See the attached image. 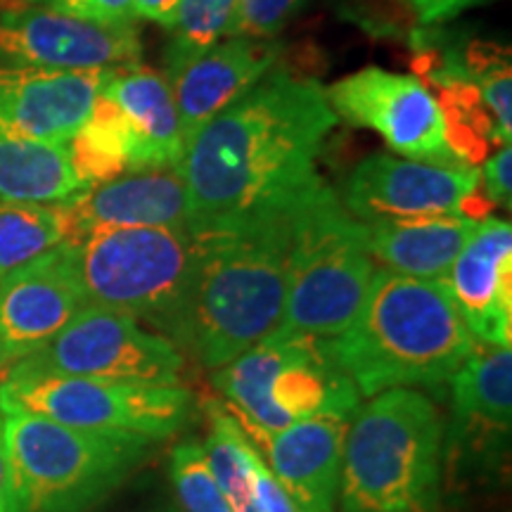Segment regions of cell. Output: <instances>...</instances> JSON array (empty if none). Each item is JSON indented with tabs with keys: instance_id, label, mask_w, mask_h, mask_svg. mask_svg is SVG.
I'll return each instance as SVG.
<instances>
[{
	"instance_id": "obj_1",
	"label": "cell",
	"mask_w": 512,
	"mask_h": 512,
	"mask_svg": "<svg viewBox=\"0 0 512 512\" xmlns=\"http://www.w3.org/2000/svg\"><path fill=\"white\" fill-rule=\"evenodd\" d=\"M337 121L316 79L271 69L185 145L190 233L287 214L320 181Z\"/></svg>"
},
{
	"instance_id": "obj_2",
	"label": "cell",
	"mask_w": 512,
	"mask_h": 512,
	"mask_svg": "<svg viewBox=\"0 0 512 512\" xmlns=\"http://www.w3.org/2000/svg\"><path fill=\"white\" fill-rule=\"evenodd\" d=\"M195 235V268L169 339L219 370L283 328L290 211Z\"/></svg>"
},
{
	"instance_id": "obj_3",
	"label": "cell",
	"mask_w": 512,
	"mask_h": 512,
	"mask_svg": "<svg viewBox=\"0 0 512 512\" xmlns=\"http://www.w3.org/2000/svg\"><path fill=\"white\" fill-rule=\"evenodd\" d=\"M477 347L441 280L387 268L375 271L354 323L323 339L325 354L363 399L446 384Z\"/></svg>"
},
{
	"instance_id": "obj_4",
	"label": "cell",
	"mask_w": 512,
	"mask_h": 512,
	"mask_svg": "<svg viewBox=\"0 0 512 512\" xmlns=\"http://www.w3.org/2000/svg\"><path fill=\"white\" fill-rule=\"evenodd\" d=\"M446 425L420 389H389L351 415L342 512H439Z\"/></svg>"
},
{
	"instance_id": "obj_5",
	"label": "cell",
	"mask_w": 512,
	"mask_h": 512,
	"mask_svg": "<svg viewBox=\"0 0 512 512\" xmlns=\"http://www.w3.org/2000/svg\"><path fill=\"white\" fill-rule=\"evenodd\" d=\"M8 512H88L150 453L145 439L74 430L31 413H0Z\"/></svg>"
},
{
	"instance_id": "obj_6",
	"label": "cell",
	"mask_w": 512,
	"mask_h": 512,
	"mask_svg": "<svg viewBox=\"0 0 512 512\" xmlns=\"http://www.w3.org/2000/svg\"><path fill=\"white\" fill-rule=\"evenodd\" d=\"M373 275L361 221L320 178L290 209L283 328L318 339L342 335L366 302Z\"/></svg>"
},
{
	"instance_id": "obj_7",
	"label": "cell",
	"mask_w": 512,
	"mask_h": 512,
	"mask_svg": "<svg viewBox=\"0 0 512 512\" xmlns=\"http://www.w3.org/2000/svg\"><path fill=\"white\" fill-rule=\"evenodd\" d=\"M67 245L88 304L147 320L169 337L195 268L190 228H95Z\"/></svg>"
},
{
	"instance_id": "obj_8",
	"label": "cell",
	"mask_w": 512,
	"mask_h": 512,
	"mask_svg": "<svg viewBox=\"0 0 512 512\" xmlns=\"http://www.w3.org/2000/svg\"><path fill=\"white\" fill-rule=\"evenodd\" d=\"M0 413H31L74 430L145 439L174 437L188 425L185 387L62 375L0 377Z\"/></svg>"
},
{
	"instance_id": "obj_9",
	"label": "cell",
	"mask_w": 512,
	"mask_h": 512,
	"mask_svg": "<svg viewBox=\"0 0 512 512\" xmlns=\"http://www.w3.org/2000/svg\"><path fill=\"white\" fill-rule=\"evenodd\" d=\"M62 375L91 380L183 387L185 354L159 332L126 313L86 304L46 347L17 361L3 375Z\"/></svg>"
},
{
	"instance_id": "obj_10",
	"label": "cell",
	"mask_w": 512,
	"mask_h": 512,
	"mask_svg": "<svg viewBox=\"0 0 512 512\" xmlns=\"http://www.w3.org/2000/svg\"><path fill=\"white\" fill-rule=\"evenodd\" d=\"M325 95L337 119L375 131L403 159L472 169L448 143L444 114L434 93L415 76L363 67L325 88Z\"/></svg>"
},
{
	"instance_id": "obj_11",
	"label": "cell",
	"mask_w": 512,
	"mask_h": 512,
	"mask_svg": "<svg viewBox=\"0 0 512 512\" xmlns=\"http://www.w3.org/2000/svg\"><path fill=\"white\" fill-rule=\"evenodd\" d=\"M339 202L356 221L448 214L484 221L491 209L479 188V169H448L392 155L363 159Z\"/></svg>"
},
{
	"instance_id": "obj_12",
	"label": "cell",
	"mask_w": 512,
	"mask_h": 512,
	"mask_svg": "<svg viewBox=\"0 0 512 512\" xmlns=\"http://www.w3.org/2000/svg\"><path fill=\"white\" fill-rule=\"evenodd\" d=\"M140 53L136 24L91 22L48 5L0 12V60L5 64L91 72L136 64Z\"/></svg>"
},
{
	"instance_id": "obj_13",
	"label": "cell",
	"mask_w": 512,
	"mask_h": 512,
	"mask_svg": "<svg viewBox=\"0 0 512 512\" xmlns=\"http://www.w3.org/2000/svg\"><path fill=\"white\" fill-rule=\"evenodd\" d=\"M88 304L67 242L0 278V375L53 339Z\"/></svg>"
},
{
	"instance_id": "obj_14",
	"label": "cell",
	"mask_w": 512,
	"mask_h": 512,
	"mask_svg": "<svg viewBox=\"0 0 512 512\" xmlns=\"http://www.w3.org/2000/svg\"><path fill=\"white\" fill-rule=\"evenodd\" d=\"M112 72L0 64V126L41 143L67 145L91 117Z\"/></svg>"
},
{
	"instance_id": "obj_15",
	"label": "cell",
	"mask_w": 512,
	"mask_h": 512,
	"mask_svg": "<svg viewBox=\"0 0 512 512\" xmlns=\"http://www.w3.org/2000/svg\"><path fill=\"white\" fill-rule=\"evenodd\" d=\"M465 328L486 347L512 342V228L486 216L441 278Z\"/></svg>"
},
{
	"instance_id": "obj_16",
	"label": "cell",
	"mask_w": 512,
	"mask_h": 512,
	"mask_svg": "<svg viewBox=\"0 0 512 512\" xmlns=\"http://www.w3.org/2000/svg\"><path fill=\"white\" fill-rule=\"evenodd\" d=\"M280 48L271 41L233 36L202 55L190 57L164 76L174 93L183 145H188L216 114L242 98L278 62Z\"/></svg>"
},
{
	"instance_id": "obj_17",
	"label": "cell",
	"mask_w": 512,
	"mask_h": 512,
	"mask_svg": "<svg viewBox=\"0 0 512 512\" xmlns=\"http://www.w3.org/2000/svg\"><path fill=\"white\" fill-rule=\"evenodd\" d=\"M72 242L95 228H188V188L181 166L128 171L62 202Z\"/></svg>"
},
{
	"instance_id": "obj_18",
	"label": "cell",
	"mask_w": 512,
	"mask_h": 512,
	"mask_svg": "<svg viewBox=\"0 0 512 512\" xmlns=\"http://www.w3.org/2000/svg\"><path fill=\"white\" fill-rule=\"evenodd\" d=\"M451 446L489 458L508 444L512 422V347L479 344L451 375Z\"/></svg>"
},
{
	"instance_id": "obj_19",
	"label": "cell",
	"mask_w": 512,
	"mask_h": 512,
	"mask_svg": "<svg viewBox=\"0 0 512 512\" xmlns=\"http://www.w3.org/2000/svg\"><path fill=\"white\" fill-rule=\"evenodd\" d=\"M351 418H311L268 434L271 472L302 512H335Z\"/></svg>"
},
{
	"instance_id": "obj_20",
	"label": "cell",
	"mask_w": 512,
	"mask_h": 512,
	"mask_svg": "<svg viewBox=\"0 0 512 512\" xmlns=\"http://www.w3.org/2000/svg\"><path fill=\"white\" fill-rule=\"evenodd\" d=\"M358 403L361 394L325 354L323 339L299 332L292 354L268 380V430L311 418H351Z\"/></svg>"
},
{
	"instance_id": "obj_21",
	"label": "cell",
	"mask_w": 512,
	"mask_h": 512,
	"mask_svg": "<svg viewBox=\"0 0 512 512\" xmlns=\"http://www.w3.org/2000/svg\"><path fill=\"white\" fill-rule=\"evenodd\" d=\"M370 259L387 271L420 280H441L477 233L470 216H415L361 221Z\"/></svg>"
},
{
	"instance_id": "obj_22",
	"label": "cell",
	"mask_w": 512,
	"mask_h": 512,
	"mask_svg": "<svg viewBox=\"0 0 512 512\" xmlns=\"http://www.w3.org/2000/svg\"><path fill=\"white\" fill-rule=\"evenodd\" d=\"M102 93L119 107L136 138L133 171L181 166L185 145L174 93L164 72L140 62L117 67Z\"/></svg>"
},
{
	"instance_id": "obj_23",
	"label": "cell",
	"mask_w": 512,
	"mask_h": 512,
	"mask_svg": "<svg viewBox=\"0 0 512 512\" xmlns=\"http://www.w3.org/2000/svg\"><path fill=\"white\" fill-rule=\"evenodd\" d=\"M83 190L67 145L41 143L0 126V200L62 204Z\"/></svg>"
},
{
	"instance_id": "obj_24",
	"label": "cell",
	"mask_w": 512,
	"mask_h": 512,
	"mask_svg": "<svg viewBox=\"0 0 512 512\" xmlns=\"http://www.w3.org/2000/svg\"><path fill=\"white\" fill-rule=\"evenodd\" d=\"M67 152L83 188L112 181L136 166V138L131 126L102 91L91 117L67 143Z\"/></svg>"
},
{
	"instance_id": "obj_25",
	"label": "cell",
	"mask_w": 512,
	"mask_h": 512,
	"mask_svg": "<svg viewBox=\"0 0 512 512\" xmlns=\"http://www.w3.org/2000/svg\"><path fill=\"white\" fill-rule=\"evenodd\" d=\"M64 204L0 200V278L67 240Z\"/></svg>"
},
{
	"instance_id": "obj_26",
	"label": "cell",
	"mask_w": 512,
	"mask_h": 512,
	"mask_svg": "<svg viewBox=\"0 0 512 512\" xmlns=\"http://www.w3.org/2000/svg\"><path fill=\"white\" fill-rule=\"evenodd\" d=\"M207 415L209 437L204 441L202 451L211 475H214L233 512H256L247 467L252 439L242 430L235 415L226 411L221 403H209Z\"/></svg>"
},
{
	"instance_id": "obj_27",
	"label": "cell",
	"mask_w": 512,
	"mask_h": 512,
	"mask_svg": "<svg viewBox=\"0 0 512 512\" xmlns=\"http://www.w3.org/2000/svg\"><path fill=\"white\" fill-rule=\"evenodd\" d=\"M238 0H181L171 41L166 48V69H174L190 57L202 55L223 38H230ZM164 69V72H166Z\"/></svg>"
},
{
	"instance_id": "obj_28",
	"label": "cell",
	"mask_w": 512,
	"mask_h": 512,
	"mask_svg": "<svg viewBox=\"0 0 512 512\" xmlns=\"http://www.w3.org/2000/svg\"><path fill=\"white\" fill-rule=\"evenodd\" d=\"M171 482L185 512H233L211 475L200 444L176 446L171 453Z\"/></svg>"
},
{
	"instance_id": "obj_29",
	"label": "cell",
	"mask_w": 512,
	"mask_h": 512,
	"mask_svg": "<svg viewBox=\"0 0 512 512\" xmlns=\"http://www.w3.org/2000/svg\"><path fill=\"white\" fill-rule=\"evenodd\" d=\"M306 5V0H238L235 5L230 38H254L271 41L283 31L292 17Z\"/></svg>"
},
{
	"instance_id": "obj_30",
	"label": "cell",
	"mask_w": 512,
	"mask_h": 512,
	"mask_svg": "<svg viewBox=\"0 0 512 512\" xmlns=\"http://www.w3.org/2000/svg\"><path fill=\"white\" fill-rule=\"evenodd\" d=\"M247 467L256 512H302L297 508V503L292 501L290 494L283 489V484L275 479L271 467H268L266 460L259 456L254 444L249 446Z\"/></svg>"
},
{
	"instance_id": "obj_31",
	"label": "cell",
	"mask_w": 512,
	"mask_h": 512,
	"mask_svg": "<svg viewBox=\"0 0 512 512\" xmlns=\"http://www.w3.org/2000/svg\"><path fill=\"white\" fill-rule=\"evenodd\" d=\"M53 10L102 24H136V0H38Z\"/></svg>"
},
{
	"instance_id": "obj_32",
	"label": "cell",
	"mask_w": 512,
	"mask_h": 512,
	"mask_svg": "<svg viewBox=\"0 0 512 512\" xmlns=\"http://www.w3.org/2000/svg\"><path fill=\"white\" fill-rule=\"evenodd\" d=\"M479 188L491 207L510 209L512 202V150L510 145L498 147L496 155L484 159L479 169Z\"/></svg>"
},
{
	"instance_id": "obj_33",
	"label": "cell",
	"mask_w": 512,
	"mask_h": 512,
	"mask_svg": "<svg viewBox=\"0 0 512 512\" xmlns=\"http://www.w3.org/2000/svg\"><path fill=\"white\" fill-rule=\"evenodd\" d=\"M408 12L422 27H432V24H441L446 19L458 17L460 12L477 8V5L486 3V0H403Z\"/></svg>"
},
{
	"instance_id": "obj_34",
	"label": "cell",
	"mask_w": 512,
	"mask_h": 512,
	"mask_svg": "<svg viewBox=\"0 0 512 512\" xmlns=\"http://www.w3.org/2000/svg\"><path fill=\"white\" fill-rule=\"evenodd\" d=\"M181 0H136V19H147L159 27L171 29Z\"/></svg>"
},
{
	"instance_id": "obj_35",
	"label": "cell",
	"mask_w": 512,
	"mask_h": 512,
	"mask_svg": "<svg viewBox=\"0 0 512 512\" xmlns=\"http://www.w3.org/2000/svg\"><path fill=\"white\" fill-rule=\"evenodd\" d=\"M0 512H8V460H5L3 420H0Z\"/></svg>"
}]
</instances>
